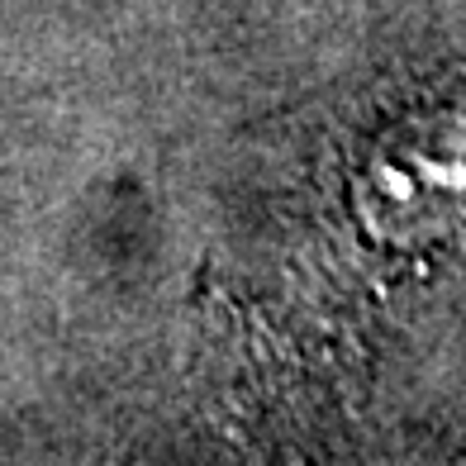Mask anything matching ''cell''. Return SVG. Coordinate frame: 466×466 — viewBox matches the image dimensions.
<instances>
[{"instance_id":"6da1fadb","label":"cell","mask_w":466,"mask_h":466,"mask_svg":"<svg viewBox=\"0 0 466 466\" xmlns=\"http://www.w3.org/2000/svg\"><path fill=\"white\" fill-rule=\"evenodd\" d=\"M352 200L376 238L429 243L448 233L466 215V115L423 110L380 129Z\"/></svg>"}]
</instances>
